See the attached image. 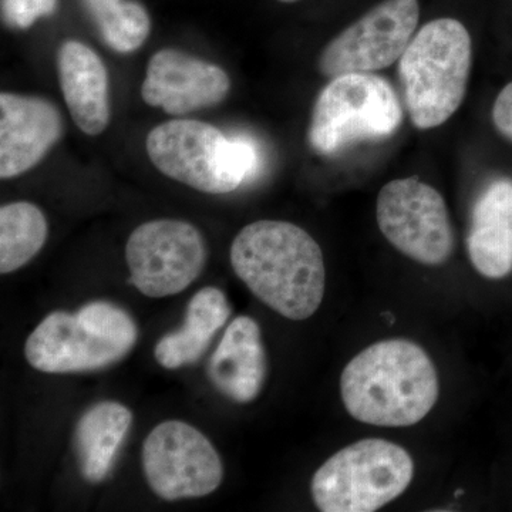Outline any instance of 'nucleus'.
Segmentation results:
<instances>
[{"instance_id":"obj_1","label":"nucleus","mask_w":512,"mask_h":512,"mask_svg":"<svg viewBox=\"0 0 512 512\" xmlns=\"http://www.w3.org/2000/svg\"><path fill=\"white\" fill-rule=\"evenodd\" d=\"M231 265L259 301L291 320L311 318L325 296L322 249L286 221L252 222L231 245Z\"/></svg>"},{"instance_id":"obj_2","label":"nucleus","mask_w":512,"mask_h":512,"mask_svg":"<svg viewBox=\"0 0 512 512\" xmlns=\"http://www.w3.org/2000/svg\"><path fill=\"white\" fill-rule=\"evenodd\" d=\"M340 392L353 419L380 427H409L427 416L439 399V377L416 343H375L350 360Z\"/></svg>"},{"instance_id":"obj_3","label":"nucleus","mask_w":512,"mask_h":512,"mask_svg":"<svg viewBox=\"0 0 512 512\" xmlns=\"http://www.w3.org/2000/svg\"><path fill=\"white\" fill-rule=\"evenodd\" d=\"M473 63V43L456 19L426 23L399 60L406 109L420 130L446 123L463 103Z\"/></svg>"},{"instance_id":"obj_4","label":"nucleus","mask_w":512,"mask_h":512,"mask_svg":"<svg viewBox=\"0 0 512 512\" xmlns=\"http://www.w3.org/2000/svg\"><path fill=\"white\" fill-rule=\"evenodd\" d=\"M146 150L158 171L207 194L238 190L258 174L261 165L254 141L228 138L198 120H171L154 127Z\"/></svg>"},{"instance_id":"obj_5","label":"nucleus","mask_w":512,"mask_h":512,"mask_svg":"<svg viewBox=\"0 0 512 512\" xmlns=\"http://www.w3.org/2000/svg\"><path fill=\"white\" fill-rule=\"evenodd\" d=\"M136 323L109 302H92L79 312H53L26 340L29 365L43 373H82L119 362L136 345Z\"/></svg>"},{"instance_id":"obj_6","label":"nucleus","mask_w":512,"mask_h":512,"mask_svg":"<svg viewBox=\"0 0 512 512\" xmlns=\"http://www.w3.org/2000/svg\"><path fill=\"white\" fill-rule=\"evenodd\" d=\"M414 464L403 447L366 439L338 451L312 478L323 512H372L392 503L412 483Z\"/></svg>"},{"instance_id":"obj_7","label":"nucleus","mask_w":512,"mask_h":512,"mask_svg":"<svg viewBox=\"0 0 512 512\" xmlns=\"http://www.w3.org/2000/svg\"><path fill=\"white\" fill-rule=\"evenodd\" d=\"M403 107L393 87L373 73L335 77L313 106L309 144L319 156H332L362 141L393 136Z\"/></svg>"},{"instance_id":"obj_8","label":"nucleus","mask_w":512,"mask_h":512,"mask_svg":"<svg viewBox=\"0 0 512 512\" xmlns=\"http://www.w3.org/2000/svg\"><path fill=\"white\" fill-rule=\"evenodd\" d=\"M377 224L397 251L423 265H441L454 247L446 201L417 178L384 185L377 197Z\"/></svg>"},{"instance_id":"obj_9","label":"nucleus","mask_w":512,"mask_h":512,"mask_svg":"<svg viewBox=\"0 0 512 512\" xmlns=\"http://www.w3.org/2000/svg\"><path fill=\"white\" fill-rule=\"evenodd\" d=\"M141 456L148 485L165 501L205 497L224 478L220 454L211 441L184 421L168 420L154 427Z\"/></svg>"},{"instance_id":"obj_10","label":"nucleus","mask_w":512,"mask_h":512,"mask_svg":"<svg viewBox=\"0 0 512 512\" xmlns=\"http://www.w3.org/2000/svg\"><path fill=\"white\" fill-rule=\"evenodd\" d=\"M131 284L148 298L185 291L201 275L207 245L190 222L156 220L141 224L127 241Z\"/></svg>"},{"instance_id":"obj_11","label":"nucleus","mask_w":512,"mask_h":512,"mask_svg":"<svg viewBox=\"0 0 512 512\" xmlns=\"http://www.w3.org/2000/svg\"><path fill=\"white\" fill-rule=\"evenodd\" d=\"M419 19V0H383L330 40L319 56L320 73L335 79L387 69L406 52Z\"/></svg>"},{"instance_id":"obj_12","label":"nucleus","mask_w":512,"mask_h":512,"mask_svg":"<svg viewBox=\"0 0 512 512\" xmlns=\"http://www.w3.org/2000/svg\"><path fill=\"white\" fill-rule=\"evenodd\" d=\"M231 89V79L217 64L163 49L151 57L141 96L148 106L160 107L171 116H184L217 106Z\"/></svg>"},{"instance_id":"obj_13","label":"nucleus","mask_w":512,"mask_h":512,"mask_svg":"<svg viewBox=\"0 0 512 512\" xmlns=\"http://www.w3.org/2000/svg\"><path fill=\"white\" fill-rule=\"evenodd\" d=\"M64 131L55 104L40 97L0 94V177H18L32 170Z\"/></svg>"},{"instance_id":"obj_14","label":"nucleus","mask_w":512,"mask_h":512,"mask_svg":"<svg viewBox=\"0 0 512 512\" xmlns=\"http://www.w3.org/2000/svg\"><path fill=\"white\" fill-rule=\"evenodd\" d=\"M60 89L70 116L87 136H99L111 119L109 72L89 46L69 40L57 55Z\"/></svg>"},{"instance_id":"obj_15","label":"nucleus","mask_w":512,"mask_h":512,"mask_svg":"<svg viewBox=\"0 0 512 512\" xmlns=\"http://www.w3.org/2000/svg\"><path fill=\"white\" fill-rule=\"evenodd\" d=\"M266 370L258 323L249 316H238L211 357L208 376L212 384L232 402L249 403L261 393Z\"/></svg>"},{"instance_id":"obj_16","label":"nucleus","mask_w":512,"mask_h":512,"mask_svg":"<svg viewBox=\"0 0 512 512\" xmlns=\"http://www.w3.org/2000/svg\"><path fill=\"white\" fill-rule=\"evenodd\" d=\"M468 255L485 278L512 271V181H494L478 198L471 215Z\"/></svg>"},{"instance_id":"obj_17","label":"nucleus","mask_w":512,"mask_h":512,"mask_svg":"<svg viewBox=\"0 0 512 512\" xmlns=\"http://www.w3.org/2000/svg\"><path fill=\"white\" fill-rule=\"evenodd\" d=\"M231 315L225 293L207 286L192 296L184 325L158 340L154 356L168 370L197 362Z\"/></svg>"},{"instance_id":"obj_18","label":"nucleus","mask_w":512,"mask_h":512,"mask_svg":"<svg viewBox=\"0 0 512 512\" xmlns=\"http://www.w3.org/2000/svg\"><path fill=\"white\" fill-rule=\"evenodd\" d=\"M131 423L133 414L117 402L94 404L83 414L74 433V446L84 480L99 484L109 476Z\"/></svg>"},{"instance_id":"obj_19","label":"nucleus","mask_w":512,"mask_h":512,"mask_svg":"<svg viewBox=\"0 0 512 512\" xmlns=\"http://www.w3.org/2000/svg\"><path fill=\"white\" fill-rule=\"evenodd\" d=\"M49 227L42 210L30 202L0 208V272L12 274L32 261L45 245Z\"/></svg>"},{"instance_id":"obj_20","label":"nucleus","mask_w":512,"mask_h":512,"mask_svg":"<svg viewBox=\"0 0 512 512\" xmlns=\"http://www.w3.org/2000/svg\"><path fill=\"white\" fill-rule=\"evenodd\" d=\"M101 39L119 53L136 52L151 32L146 8L134 0H80Z\"/></svg>"},{"instance_id":"obj_21","label":"nucleus","mask_w":512,"mask_h":512,"mask_svg":"<svg viewBox=\"0 0 512 512\" xmlns=\"http://www.w3.org/2000/svg\"><path fill=\"white\" fill-rule=\"evenodd\" d=\"M57 0H2V16L6 25L15 29H29L37 19L55 12Z\"/></svg>"},{"instance_id":"obj_22","label":"nucleus","mask_w":512,"mask_h":512,"mask_svg":"<svg viewBox=\"0 0 512 512\" xmlns=\"http://www.w3.org/2000/svg\"><path fill=\"white\" fill-rule=\"evenodd\" d=\"M493 120L497 130L512 141V82L498 94L494 103Z\"/></svg>"},{"instance_id":"obj_23","label":"nucleus","mask_w":512,"mask_h":512,"mask_svg":"<svg viewBox=\"0 0 512 512\" xmlns=\"http://www.w3.org/2000/svg\"><path fill=\"white\" fill-rule=\"evenodd\" d=\"M279 2H282V3H293V2H298V0H279Z\"/></svg>"}]
</instances>
